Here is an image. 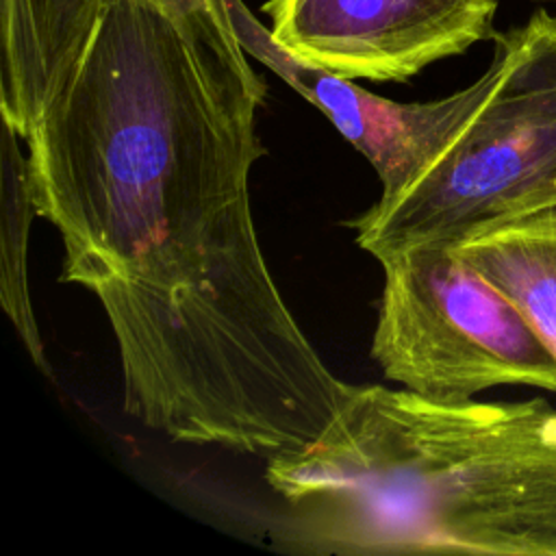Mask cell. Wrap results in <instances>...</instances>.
I'll use <instances>...</instances> for the list:
<instances>
[{
    "label": "cell",
    "instance_id": "cell-5",
    "mask_svg": "<svg viewBox=\"0 0 556 556\" xmlns=\"http://www.w3.org/2000/svg\"><path fill=\"white\" fill-rule=\"evenodd\" d=\"M230 13L243 50L317 106L369 161L380 180V200L406 189L454 141L489 100L506 67V46L495 35L493 59L471 85L439 100L397 102L291 54L243 0H230Z\"/></svg>",
    "mask_w": 556,
    "mask_h": 556
},
{
    "label": "cell",
    "instance_id": "cell-10",
    "mask_svg": "<svg viewBox=\"0 0 556 556\" xmlns=\"http://www.w3.org/2000/svg\"><path fill=\"white\" fill-rule=\"evenodd\" d=\"M163 13L185 37L198 61L228 78H258L235 30L230 0H139Z\"/></svg>",
    "mask_w": 556,
    "mask_h": 556
},
{
    "label": "cell",
    "instance_id": "cell-1",
    "mask_svg": "<svg viewBox=\"0 0 556 556\" xmlns=\"http://www.w3.org/2000/svg\"><path fill=\"white\" fill-rule=\"evenodd\" d=\"M265 80L206 70L139 0H109L76 65L0 104L26 148L61 282L100 304L122 408L174 443L302 452L350 391L285 302L250 200Z\"/></svg>",
    "mask_w": 556,
    "mask_h": 556
},
{
    "label": "cell",
    "instance_id": "cell-2",
    "mask_svg": "<svg viewBox=\"0 0 556 556\" xmlns=\"http://www.w3.org/2000/svg\"><path fill=\"white\" fill-rule=\"evenodd\" d=\"M267 484L339 554L556 556V408L350 384Z\"/></svg>",
    "mask_w": 556,
    "mask_h": 556
},
{
    "label": "cell",
    "instance_id": "cell-7",
    "mask_svg": "<svg viewBox=\"0 0 556 556\" xmlns=\"http://www.w3.org/2000/svg\"><path fill=\"white\" fill-rule=\"evenodd\" d=\"M109 0H0V104L56 85L80 59Z\"/></svg>",
    "mask_w": 556,
    "mask_h": 556
},
{
    "label": "cell",
    "instance_id": "cell-9",
    "mask_svg": "<svg viewBox=\"0 0 556 556\" xmlns=\"http://www.w3.org/2000/svg\"><path fill=\"white\" fill-rule=\"evenodd\" d=\"M26 152L11 124L2 119V219H0V302L33 363L52 376L28 287V232L37 217Z\"/></svg>",
    "mask_w": 556,
    "mask_h": 556
},
{
    "label": "cell",
    "instance_id": "cell-6",
    "mask_svg": "<svg viewBox=\"0 0 556 556\" xmlns=\"http://www.w3.org/2000/svg\"><path fill=\"white\" fill-rule=\"evenodd\" d=\"M271 37L345 78L404 83L495 39V0H267Z\"/></svg>",
    "mask_w": 556,
    "mask_h": 556
},
{
    "label": "cell",
    "instance_id": "cell-8",
    "mask_svg": "<svg viewBox=\"0 0 556 556\" xmlns=\"http://www.w3.org/2000/svg\"><path fill=\"white\" fill-rule=\"evenodd\" d=\"M454 248L519 308L556 358V206L486 228Z\"/></svg>",
    "mask_w": 556,
    "mask_h": 556
},
{
    "label": "cell",
    "instance_id": "cell-3",
    "mask_svg": "<svg viewBox=\"0 0 556 556\" xmlns=\"http://www.w3.org/2000/svg\"><path fill=\"white\" fill-rule=\"evenodd\" d=\"M504 74L454 141L397 195L350 222L376 261L424 243L458 245L556 206V15L500 35Z\"/></svg>",
    "mask_w": 556,
    "mask_h": 556
},
{
    "label": "cell",
    "instance_id": "cell-4",
    "mask_svg": "<svg viewBox=\"0 0 556 556\" xmlns=\"http://www.w3.org/2000/svg\"><path fill=\"white\" fill-rule=\"evenodd\" d=\"M378 263L384 282L369 354L389 382L439 400L493 387L556 393L554 354L454 245H410Z\"/></svg>",
    "mask_w": 556,
    "mask_h": 556
}]
</instances>
